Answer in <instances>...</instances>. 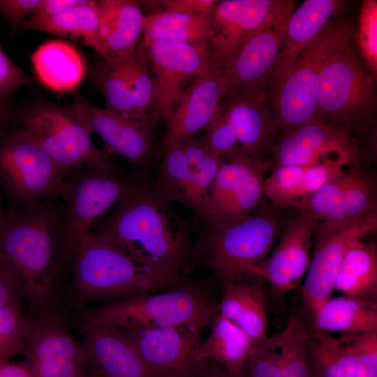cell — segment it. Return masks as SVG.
Listing matches in <instances>:
<instances>
[{
    "label": "cell",
    "instance_id": "6da1fadb",
    "mask_svg": "<svg viewBox=\"0 0 377 377\" xmlns=\"http://www.w3.org/2000/svg\"><path fill=\"white\" fill-rule=\"evenodd\" d=\"M132 174V184L115 209L91 231L138 265L181 276L191 263L193 225L155 193L150 177Z\"/></svg>",
    "mask_w": 377,
    "mask_h": 377
},
{
    "label": "cell",
    "instance_id": "7a4b0ae2",
    "mask_svg": "<svg viewBox=\"0 0 377 377\" xmlns=\"http://www.w3.org/2000/svg\"><path fill=\"white\" fill-rule=\"evenodd\" d=\"M58 210L55 199L50 200L24 209L10 207L0 219V249L17 271L22 295L35 311L49 309L61 276Z\"/></svg>",
    "mask_w": 377,
    "mask_h": 377
},
{
    "label": "cell",
    "instance_id": "3957f363",
    "mask_svg": "<svg viewBox=\"0 0 377 377\" xmlns=\"http://www.w3.org/2000/svg\"><path fill=\"white\" fill-rule=\"evenodd\" d=\"M294 209H280L265 200L248 217L234 223H192L197 238L191 262L208 268L221 283L250 273L269 253Z\"/></svg>",
    "mask_w": 377,
    "mask_h": 377
},
{
    "label": "cell",
    "instance_id": "277c9868",
    "mask_svg": "<svg viewBox=\"0 0 377 377\" xmlns=\"http://www.w3.org/2000/svg\"><path fill=\"white\" fill-rule=\"evenodd\" d=\"M133 180L117 168L86 164L68 171L55 198L58 205L57 249L61 275L68 271L82 239L122 198Z\"/></svg>",
    "mask_w": 377,
    "mask_h": 377
},
{
    "label": "cell",
    "instance_id": "5b68a950",
    "mask_svg": "<svg viewBox=\"0 0 377 377\" xmlns=\"http://www.w3.org/2000/svg\"><path fill=\"white\" fill-rule=\"evenodd\" d=\"M355 27L346 20H332L325 29L270 84L267 104L278 133L317 120L318 79L325 64L352 45Z\"/></svg>",
    "mask_w": 377,
    "mask_h": 377
},
{
    "label": "cell",
    "instance_id": "8992f818",
    "mask_svg": "<svg viewBox=\"0 0 377 377\" xmlns=\"http://www.w3.org/2000/svg\"><path fill=\"white\" fill-rule=\"evenodd\" d=\"M76 301L151 293L174 288L182 282L142 267L114 245L89 232L80 243L71 263Z\"/></svg>",
    "mask_w": 377,
    "mask_h": 377
},
{
    "label": "cell",
    "instance_id": "52a82bcc",
    "mask_svg": "<svg viewBox=\"0 0 377 377\" xmlns=\"http://www.w3.org/2000/svg\"><path fill=\"white\" fill-rule=\"evenodd\" d=\"M374 80L352 45L337 53L318 76L317 120L349 133L363 149L376 128Z\"/></svg>",
    "mask_w": 377,
    "mask_h": 377
},
{
    "label": "cell",
    "instance_id": "ba28073f",
    "mask_svg": "<svg viewBox=\"0 0 377 377\" xmlns=\"http://www.w3.org/2000/svg\"><path fill=\"white\" fill-rule=\"evenodd\" d=\"M191 284L158 294L128 297L94 309L83 327L110 325L122 330L185 327L202 335L219 311V303L208 292Z\"/></svg>",
    "mask_w": 377,
    "mask_h": 377
},
{
    "label": "cell",
    "instance_id": "9c48e42d",
    "mask_svg": "<svg viewBox=\"0 0 377 377\" xmlns=\"http://www.w3.org/2000/svg\"><path fill=\"white\" fill-rule=\"evenodd\" d=\"M14 122L66 172L86 164L116 167L109 154L95 146L72 104L59 105L35 93L17 106Z\"/></svg>",
    "mask_w": 377,
    "mask_h": 377
},
{
    "label": "cell",
    "instance_id": "30bf717a",
    "mask_svg": "<svg viewBox=\"0 0 377 377\" xmlns=\"http://www.w3.org/2000/svg\"><path fill=\"white\" fill-rule=\"evenodd\" d=\"M66 174L18 124L0 136V189L11 207L54 200Z\"/></svg>",
    "mask_w": 377,
    "mask_h": 377
},
{
    "label": "cell",
    "instance_id": "8fae6325",
    "mask_svg": "<svg viewBox=\"0 0 377 377\" xmlns=\"http://www.w3.org/2000/svg\"><path fill=\"white\" fill-rule=\"evenodd\" d=\"M223 163L202 137L193 135L162 152L154 191L170 204L186 207L193 220L200 221L206 214L210 186Z\"/></svg>",
    "mask_w": 377,
    "mask_h": 377
},
{
    "label": "cell",
    "instance_id": "7c38bea8",
    "mask_svg": "<svg viewBox=\"0 0 377 377\" xmlns=\"http://www.w3.org/2000/svg\"><path fill=\"white\" fill-rule=\"evenodd\" d=\"M319 221L309 212L294 210L286 222L278 243L267 256L251 268L267 283V309L279 312L287 295L298 286L309 267L313 250V234Z\"/></svg>",
    "mask_w": 377,
    "mask_h": 377
},
{
    "label": "cell",
    "instance_id": "4fadbf2b",
    "mask_svg": "<svg viewBox=\"0 0 377 377\" xmlns=\"http://www.w3.org/2000/svg\"><path fill=\"white\" fill-rule=\"evenodd\" d=\"M295 6V1L282 0L243 43L223 71L225 95L229 92L267 94L278 66L286 25Z\"/></svg>",
    "mask_w": 377,
    "mask_h": 377
},
{
    "label": "cell",
    "instance_id": "5bb4252c",
    "mask_svg": "<svg viewBox=\"0 0 377 377\" xmlns=\"http://www.w3.org/2000/svg\"><path fill=\"white\" fill-rule=\"evenodd\" d=\"M268 158L237 154L223 163L209 188L205 217L191 222L203 226L234 223L250 216L265 200L263 182Z\"/></svg>",
    "mask_w": 377,
    "mask_h": 377
},
{
    "label": "cell",
    "instance_id": "9a60e30c",
    "mask_svg": "<svg viewBox=\"0 0 377 377\" xmlns=\"http://www.w3.org/2000/svg\"><path fill=\"white\" fill-rule=\"evenodd\" d=\"M376 230L377 212L350 226L317 224L309 267L301 288L303 308L310 324L322 304L331 297L337 274L349 246L358 239L374 235Z\"/></svg>",
    "mask_w": 377,
    "mask_h": 377
},
{
    "label": "cell",
    "instance_id": "2e32d148",
    "mask_svg": "<svg viewBox=\"0 0 377 377\" xmlns=\"http://www.w3.org/2000/svg\"><path fill=\"white\" fill-rule=\"evenodd\" d=\"M139 45L146 50L153 83L152 118L165 121L187 82L211 66L209 43L158 40Z\"/></svg>",
    "mask_w": 377,
    "mask_h": 377
},
{
    "label": "cell",
    "instance_id": "e0dca14e",
    "mask_svg": "<svg viewBox=\"0 0 377 377\" xmlns=\"http://www.w3.org/2000/svg\"><path fill=\"white\" fill-rule=\"evenodd\" d=\"M25 318L24 354L34 377H84L87 361L82 346L57 314L37 311Z\"/></svg>",
    "mask_w": 377,
    "mask_h": 377
},
{
    "label": "cell",
    "instance_id": "ac0fdd59",
    "mask_svg": "<svg viewBox=\"0 0 377 377\" xmlns=\"http://www.w3.org/2000/svg\"><path fill=\"white\" fill-rule=\"evenodd\" d=\"M363 153L360 142L351 135L314 120L278 133L269 157V170L303 165L329 156L350 166L363 161Z\"/></svg>",
    "mask_w": 377,
    "mask_h": 377
},
{
    "label": "cell",
    "instance_id": "d6986e66",
    "mask_svg": "<svg viewBox=\"0 0 377 377\" xmlns=\"http://www.w3.org/2000/svg\"><path fill=\"white\" fill-rule=\"evenodd\" d=\"M71 104L91 132L129 162L132 173L150 177L151 166L162 156L154 132L94 105L80 94H75Z\"/></svg>",
    "mask_w": 377,
    "mask_h": 377
},
{
    "label": "cell",
    "instance_id": "ffe728a7",
    "mask_svg": "<svg viewBox=\"0 0 377 377\" xmlns=\"http://www.w3.org/2000/svg\"><path fill=\"white\" fill-rule=\"evenodd\" d=\"M308 331L311 377H377V332L334 336Z\"/></svg>",
    "mask_w": 377,
    "mask_h": 377
},
{
    "label": "cell",
    "instance_id": "44dd1931",
    "mask_svg": "<svg viewBox=\"0 0 377 377\" xmlns=\"http://www.w3.org/2000/svg\"><path fill=\"white\" fill-rule=\"evenodd\" d=\"M223 71L211 65L184 88L164 121L165 128L160 144L162 152L207 128L226 94Z\"/></svg>",
    "mask_w": 377,
    "mask_h": 377
},
{
    "label": "cell",
    "instance_id": "7402d4cb",
    "mask_svg": "<svg viewBox=\"0 0 377 377\" xmlns=\"http://www.w3.org/2000/svg\"><path fill=\"white\" fill-rule=\"evenodd\" d=\"M122 330L154 377H189L205 361L196 359L202 335L188 328L166 327Z\"/></svg>",
    "mask_w": 377,
    "mask_h": 377
},
{
    "label": "cell",
    "instance_id": "603a6c76",
    "mask_svg": "<svg viewBox=\"0 0 377 377\" xmlns=\"http://www.w3.org/2000/svg\"><path fill=\"white\" fill-rule=\"evenodd\" d=\"M281 1H217L209 15L211 65L227 68L243 43Z\"/></svg>",
    "mask_w": 377,
    "mask_h": 377
},
{
    "label": "cell",
    "instance_id": "cb8c5ba5",
    "mask_svg": "<svg viewBox=\"0 0 377 377\" xmlns=\"http://www.w3.org/2000/svg\"><path fill=\"white\" fill-rule=\"evenodd\" d=\"M309 331L301 313H292L279 332L254 342L244 372L247 377H311Z\"/></svg>",
    "mask_w": 377,
    "mask_h": 377
},
{
    "label": "cell",
    "instance_id": "d4e9b609",
    "mask_svg": "<svg viewBox=\"0 0 377 377\" xmlns=\"http://www.w3.org/2000/svg\"><path fill=\"white\" fill-rule=\"evenodd\" d=\"M266 95L229 92L219 108L237 140L239 154L257 159L269 157L278 135Z\"/></svg>",
    "mask_w": 377,
    "mask_h": 377
},
{
    "label": "cell",
    "instance_id": "484cf974",
    "mask_svg": "<svg viewBox=\"0 0 377 377\" xmlns=\"http://www.w3.org/2000/svg\"><path fill=\"white\" fill-rule=\"evenodd\" d=\"M87 366L101 377H154L134 344L119 327L93 325L82 329Z\"/></svg>",
    "mask_w": 377,
    "mask_h": 377
},
{
    "label": "cell",
    "instance_id": "4316f807",
    "mask_svg": "<svg viewBox=\"0 0 377 377\" xmlns=\"http://www.w3.org/2000/svg\"><path fill=\"white\" fill-rule=\"evenodd\" d=\"M348 165L335 156L303 165L270 169L263 182L264 197L280 209H295L316 190L340 175Z\"/></svg>",
    "mask_w": 377,
    "mask_h": 377
},
{
    "label": "cell",
    "instance_id": "83f0119b",
    "mask_svg": "<svg viewBox=\"0 0 377 377\" xmlns=\"http://www.w3.org/2000/svg\"><path fill=\"white\" fill-rule=\"evenodd\" d=\"M265 281L249 273L222 283L218 312L242 330L253 342L268 335Z\"/></svg>",
    "mask_w": 377,
    "mask_h": 377
},
{
    "label": "cell",
    "instance_id": "f1b7e54d",
    "mask_svg": "<svg viewBox=\"0 0 377 377\" xmlns=\"http://www.w3.org/2000/svg\"><path fill=\"white\" fill-rule=\"evenodd\" d=\"M100 12L102 59L114 64L133 54L145 15L133 0L97 1Z\"/></svg>",
    "mask_w": 377,
    "mask_h": 377
},
{
    "label": "cell",
    "instance_id": "f546056e",
    "mask_svg": "<svg viewBox=\"0 0 377 377\" xmlns=\"http://www.w3.org/2000/svg\"><path fill=\"white\" fill-rule=\"evenodd\" d=\"M342 3L337 0H306L295 8L286 25L279 61L272 82L334 20Z\"/></svg>",
    "mask_w": 377,
    "mask_h": 377
},
{
    "label": "cell",
    "instance_id": "4dcf8cb0",
    "mask_svg": "<svg viewBox=\"0 0 377 377\" xmlns=\"http://www.w3.org/2000/svg\"><path fill=\"white\" fill-rule=\"evenodd\" d=\"M31 61L40 83L59 93L75 90L87 73L86 64L80 52L62 40L43 43L32 54Z\"/></svg>",
    "mask_w": 377,
    "mask_h": 377
},
{
    "label": "cell",
    "instance_id": "1f68e13d",
    "mask_svg": "<svg viewBox=\"0 0 377 377\" xmlns=\"http://www.w3.org/2000/svg\"><path fill=\"white\" fill-rule=\"evenodd\" d=\"M373 235L358 239L349 246L334 290L350 297L377 300V244Z\"/></svg>",
    "mask_w": 377,
    "mask_h": 377
},
{
    "label": "cell",
    "instance_id": "d6a6232c",
    "mask_svg": "<svg viewBox=\"0 0 377 377\" xmlns=\"http://www.w3.org/2000/svg\"><path fill=\"white\" fill-rule=\"evenodd\" d=\"M209 325V334L197 350V360L214 362L234 374L244 371L254 342L242 330L219 312Z\"/></svg>",
    "mask_w": 377,
    "mask_h": 377
},
{
    "label": "cell",
    "instance_id": "836d02e7",
    "mask_svg": "<svg viewBox=\"0 0 377 377\" xmlns=\"http://www.w3.org/2000/svg\"><path fill=\"white\" fill-rule=\"evenodd\" d=\"M308 328L328 333L376 332L377 302L347 296L330 297L322 304Z\"/></svg>",
    "mask_w": 377,
    "mask_h": 377
},
{
    "label": "cell",
    "instance_id": "e575fe53",
    "mask_svg": "<svg viewBox=\"0 0 377 377\" xmlns=\"http://www.w3.org/2000/svg\"><path fill=\"white\" fill-rule=\"evenodd\" d=\"M210 34L209 16L163 10L145 15L140 43L158 40L209 43Z\"/></svg>",
    "mask_w": 377,
    "mask_h": 377
},
{
    "label": "cell",
    "instance_id": "d590c367",
    "mask_svg": "<svg viewBox=\"0 0 377 377\" xmlns=\"http://www.w3.org/2000/svg\"><path fill=\"white\" fill-rule=\"evenodd\" d=\"M100 23L97 1L84 0L82 3L36 24L30 31L45 32L75 40L101 56Z\"/></svg>",
    "mask_w": 377,
    "mask_h": 377
},
{
    "label": "cell",
    "instance_id": "8d00e7d4",
    "mask_svg": "<svg viewBox=\"0 0 377 377\" xmlns=\"http://www.w3.org/2000/svg\"><path fill=\"white\" fill-rule=\"evenodd\" d=\"M376 185V171L363 161L346 169L342 210L348 225L377 212Z\"/></svg>",
    "mask_w": 377,
    "mask_h": 377
},
{
    "label": "cell",
    "instance_id": "74e56055",
    "mask_svg": "<svg viewBox=\"0 0 377 377\" xmlns=\"http://www.w3.org/2000/svg\"><path fill=\"white\" fill-rule=\"evenodd\" d=\"M93 85L103 96L105 108L132 120L154 133L140 119L135 108L131 87L123 76L109 63L102 59L90 70Z\"/></svg>",
    "mask_w": 377,
    "mask_h": 377
},
{
    "label": "cell",
    "instance_id": "f35d334b",
    "mask_svg": "<svg viewBox=\"0 0 377 377\" xmlns=\"http://www.w3.org/2000/svg\"><path fill=\"white\" fill-rule=\"evenodd\" d=\"M126 80L131 89L136 110L144 124L154 130L155 122L149 112L154 104V87L145 49L138 44L133 54L110 64Z\"/></svg>",
    "mask_w": 377,
    "mask_h": 377
},
{
    "label": "cell",
    "instance_id": "ab89813d",
    "mask_svg": "<svg viewBox=\"0 0 377 377\" xmlns=\"http://www.w3.org/2000/svg\"><path fill=\"white\" fill-rule=\"evenodd\" d=\"M346 179V169L337 177L320 187L295 210L308 212L319 222L329 226H352L346 223L342 210V193Z\"/></svg>",
    "mask_w": 377,
    "mask_h": 377
},
{
    "label": "cell",
    "instance_id": "60d3db41",
    "mask_svg": "<svg viewBox=\"0 0 377 377\" xmlns=\"http://www.w3.org/2000/svg\"><path fill=\"white\" fill-rule=\"evenodd\" d=\"M357 47L367 65V71L376 80L377 75V1L362 2L357 27L355 29Z\"/></svg>",
    "mask_w": 377,
    "mask_h": 377
},
{
    "label": "cell",
    "instance_id": "b9f144b4",
    "mask_svg": "<svg viewBox=\"0 0 377 377\" xmlns=\"http://www.w3.org/2000/svg\"><path fill=\"white\" fill-rule=\"evenodd\" d=\"M25 317L20 307L0 306V361L24 353Z\"/></svg>",
    "mask_w": 377,
    "mask_h": 377
},
{
    "label": "cell",
    "instance_id": "7bdbcfd3",
    "mask_svg": "<svg viewBox=\"0 0 377 377\" xmlns=\"http://www.w3.org/2000/svg\"><path fill=\"white\" fill-rule=\"evenodd\" d=\"M202 138L211 151L225 162L239 154L237 140L219 110Z\"/></svg>",
    "mask_w": 377,
    "mask_h": 377
},
{
    "label": "cell",
    "instance_id": "ee69618b",
    "mask_svg": "<svg viewBox=\"0 0 377 377\" xmlns=\"http://www.w3.org/2000/svg\"><path fill=\"white\" fill-rule=\"evenodd\" d=\"M33 84L31 76L10 59L0 44V100L13 99L17 90Z\"/></svg>",
    "mask_w": 377,
    "mask_h": 377
},
{
    "label": "cell",
    "instance_id": "f6af8a7d",
    "mask_svg": "<svg viewBox=\"0 0 377 377\" xmlns=\"http://www.w3.org/2000/svg\"><path fill=\"white\" fill-rule=\"evenodd\" d=\"M22 295L20 276L0 249V306L20 307L19 301Z\"/></svg>",
    "mask_w": 377,
    "mask_h": 377
},
{
    "label": "cell",
    "instance_id": "bcb514c9",
    "mask_svg": "<svg viewBox=\"0 0 377 377\" xmlns=\"http://www.w3.org/2000/svg\"><path fill=\"white\" fill-rule=\"evenodd\" d=\"M42 0H0V15L8 23L11 31L20 30L22 24L33 14Z\"/></svg>",
    "mask_w": 377,
    "mask_h": 377
},
{
    "label": "cell",
    "instance_id": "7dc6e473",
    "mask_svg": "<svg viewBox=\"0 0 377 377\" xmlns=\"http://www.w3.org/2000/svg\"><path fill=\"white\" fill-rule=\"evenodd\" d=\"M215 0H165L161 4L165 10L209 16Z\"/></svg>",
    "mask_w": 377,
    "mask_h": 377
},
{
    "label": "cell",
    "instance_id": "c3c4849f",
    "mask_svg": "<svg viewBox=\"0 0 377 377\" xmlns=\"http://www.w3.org/2000/svg\"><path fill=\"white\" fill-rule=\"evenodd\" d=\"M189 377H247L244 370L239 374H231L219 364L205 360L200 367Z\"/></svg>",
    "mask_w": 377,
    "mask_h": 377
},
{
    "label": "cell",
    "instance_id": "681fc988",
    "mask_svg": "<svg viewBox=\"0 0 377 377\" xmlns=\"http://www.w3.org/2000/svg\"><path fill=\"white\" fill-rule=\"evenodd\" d=\"M0 377H34L27 361L20 363L0 361Z\"/></svg>",
    "mask_w": 377,
    "mask_h": 377
},
{
    "label": "cell",
    "instance_id": "f907efd6",
    "mask_svg": "<svg viewBox=\"0 0 377 377\" xmlns=\"http://www.w3.org/2000/svg\"><path fill=\"white\" fill-rule=\"evenodd\" d=\"M17 108L13 99L0 100V136L14 123Z\"/></svg>",
    "mask_w": 377,
    "mask_h": 377
},
{
    "label": "cell",
    "instance_id": "816d5d0a",
    "mask_svg": "<svg viewBox=\"0 0 377 377\" xmlns=\"http://www.w3.org/2000/svg\"><path fill=\"white\" fill-rule=\"evenodd\" d=\"M84 377H101V376L96 374L95 372L91 371L89 374H87V375Z\"/></svg>",
    "mask_w": 377,
    "mask_h": 377
},
{
    "label": "cell",
    "instance_id": "f5cc1de1",
    "mask_svg": "<svg viewBox=\"0 0 377 377\" xmlns=\"http://www.w3.org/2000/svg\"><path fill=\"white\" fill-rule=\"evenodd\" d=\"M3 214V212L1 208V200H0V219L1 218Z\"/></svg>",
    "mask_w": 377,
    "mask_h": 377
}]
</instances>
